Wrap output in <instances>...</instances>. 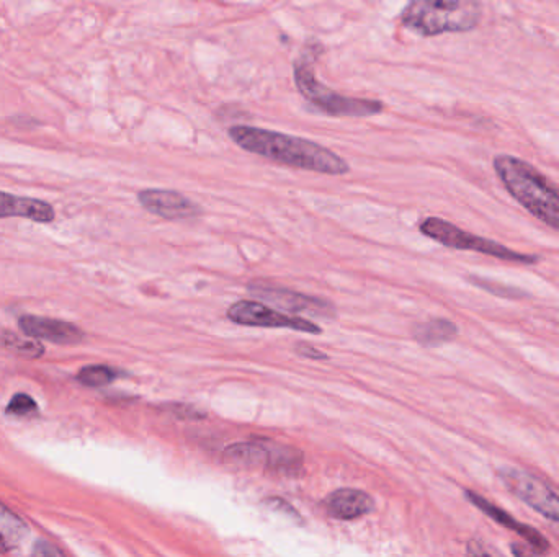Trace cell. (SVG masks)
Segmentation results:
<instances>
[{
    "mask_svg": "<svg viewBox=\"0 0 559 557\" xmlns=\"http://www.w3.org/2000/svg\"><path fill=\"white\" fill-rule=\"evenodd\" d=\"M229 138L244 151L298 169L313 170L327 175H344L350 169L347 161L339 154L308 139L254 126H233L229 130Z\"/></svg>",
    "mask_w": 559,
    "mask_h": 557,
    "instance_id": "cell-1",
    "label": "cell"
},
{
    "mask_svg": "<svg viewBox=\"0 0 559 557\" xmlns=\"http://www.w3.org/2000/svg\"><path fill=\"white\" fill-rule=\"evenodd\" d=\"M492 167L517 203L559 232V187L553 180L527 161L509 154L494 157Z\"/></svg>",
    "mask_w": 559,
    "mask_h": 557,
    "instance_id": "cell-2",
    "label": "cell"
},
{
    "mask_svg": "<svg viewBox=\"0 0 559 557\" xmlns=\"http://www.w3.org/2000/svg\"><path fill=\"white\" fill-rule=\"evenodd\" d=\"M483 7L475 0H416L407 5L401 22L422 36L470 32L478 27Z\"/></svg>",
    "mask_w": 559,
    "mask_h": 557,
    "instance_id": "cell-3",
    "label": "cell"
},
{
    "mask_svg": "<svg viewBox=\"0 0 559 557\" xmlns=\"http://www.w3.org/2000/svg\"><path fill=\"white\" fill-rule=\"evenodd\" d=\"M421 232L424 236L430 237L432 241L439 242L442 246L450 247V249L471 250V252L506 260V262L524 263V265H535L540 260L538 255L520 254V252H515V250L504 246V244L463 231V229L458 228L455 224L448 223L445 219H424L421 224Z\"/></svg>",
    "mask_w": 559,
    "mask_h": 557,
    "instance_id": "cell-4",
    "label": "cell"
},
{
    "mask_svg": "<svg viewBox=\"0 0 559 557\" xmlns=\"http://www.w3.org/2000/svg\"><path fill=\"white\" fill-rule=\"evenodd\" d=\"M295 84L300 94L326 115L362 118V116L380 115L385 108V105L378 100L354 99L327 89L326 85L316 81L314 72L306 63L296 64Z\"/></svg>",
    "mask_w": 559,
    "mask_h": 557,
    "instance_id": "cell-5",
    "label": "cell"
},
{
    "mask_svg": "<svg viewBox=\"0 0 559 557\" xmlns=\"http://www.w3.org/2000/svg\"><path fill=\"white\" fill-rule=\"evenodd\" d=\"M497 476L510 494H514L517 499L551 522L559 523V494L540 477L533 476L524 469L509 466L497 469Z\"/></svg>",
    "mask_w": 559,
    "mask_h": 557,
    "instance_id": "cell-6",
    "label": "cell"
},
{
    "mask_svg": "<svg viewBox=\"0 0 559 557\" xmlns=\"http://www.w3.org/2000/svg\"><path fill=\"white\" fill-rule=\"evenodd\" d=\"M228 319L234 324L247 327H269V329H290L296 332L318 335L322 329L303 317L288 316L285 312L259 303V301H238L228 309Z\"/></svg>",
    "mask_w": 559,
    "mask_h": 557,
    "instance_id": "cell-7",
    "label": "cell"
},
{
    "mask_svg": "<svg viewBox=\"0 0 559 557\" xmlns=\"http://www.w3.org/2000/svg\"><path fill=\"white\" fill-rule=\"evenodd\" d=\"M249 293L255 298L264 299L267 303L285 309L288 312H308L311 316L332 317L336 314L334 304L326 299L301 295L296 291L287 290L283 286H272L269 283H251Z\"/></svg>",
    "mask_w": 559,
    "mask_h": 557,
    "instance_id": "cell-8",
    "label": "cell"
},
{
    "mask_svg": "<svg viewBox=\"0 0 559 557\" xmlns=\"http://www.w3.org/2000/svg\"><path fill=\"white\" fill-rule=\"evenodd\" d=\"M138 200L144 210L170 221L197 218L202 214L197 203L174 190H143L139 192Z\"/></svg>",
    "mask_w": 559,
    "mask_h": 557,
    "instance_id": "cell-9",
    "label": "cell"
},
{
    "mask_svg": "<svg viewBox=\"0 0 559 557\" xmlns=\"http://www.w3.org/2000/svg\"><path fill=\"white\" fill-rule=\"evenodd\" d=\"M465 497L470 500V504L486 513L491 520L504 526L509 531H514L515 535H519L520 538H524L525 543L537 553V556H543L550 551V541L546 540L545 536L540 531L535 530L533 526L517 522L512 515L504 512L497 505L491 504L488 499H484L483 495L476 494V492L465 491Z\"/></svg>",
    "mask_w": 559,
    "mask_h": 557,
    "instance_id": "cell-10",
    "label": "cell"
},
{
    "mask_svg": "<svg viewBox=\"0 0 559 557\" xmlns=\"http://www.w3.org/2000/svg\"><path fill=\"white\" fill-rule=\"evenodd\" d=\"M23 334L33 339L48 340L53 344L76 345L84 340V332L71 322L48 317L23 316L18 321Z\"/></svg>",
    "mask_w": 559,
    "mask_h": 557,
    "instance_id": "cell-11",
    "label": "cell"
},
{
    "mask_svg": "<svg viewBox=\"0 0 559 557\" xmlns=\"http://www.w3.org/2000/svg\"><path fill=\"white\" fill-rule=\"evenodd\" d=\"M327 515L337 520H355L372 512L373 499L357 489H339L324 500Z\"/></svg>",
    "mask_w": 559,
    "mask_h": 557,
    "instance_id": "cell-12",
    "label": "cell"
},
{
    "mask_svg": "<svg viewBox=\"0 0 559 557\" xmlns=\"http://www.w3.org/2000/svg\"><path fill=\"white\" fill-rule=\"evenodd\" d=\"M0 218H27L46 224L53 221L54 210L46 201L0 192Z\"/></svg>",
    "mask_w": 559,
    "mask_h": 557,
    "instance_id": "cell-13",
    "label": "cell"
},
{
    "mask_svg": "<svg viewBox=\"0 0 559 557\" xmlns=\"http://www.w3.org/2000/svg\"><path fill=\"white\" fill-rule=\"evenodd\" d=\"M275 445L269 442L236 443L224 451L226 463L236 468H264L272 471Z\"/></svg>",
    "mask_w": 559,
    "mask_h": 557,
    "instance_id": "cell-14",
    "label": "cell"
},
{
    "mask_svg": "<svg viewBox=\"0 0 559 557\" xmlns=\"http://www.w3.org/2000/svg\"><path fill=\"white\" fill-rule=\"evenodd\" d=\"M458 335V327L448 319H430L414 329V339L424 347H439L452 342Z\"/></svg>",
    "mask_w": 559,
    "mask_h": 557,
    "instance_id": "cell-15",
    "label": "cell"
},
{
    "mask_svg": "<svg viewBox=\"0 0 559 557\" xmlns=\"http://www.w3.org/2000/svg\"><path fill=\"white\" fill-rule=\"evenodd\" d=\"M27 536V525L17 513L0 502V553H10L18 548Z\"/></svg>",
    "mask_w": 559,
    "mask_h": 557,
    "instance_id": "cell-16",
    "label": "cell"
},
{
    "mask_svg": "<svg viewBox=\"0 0 559 557\" xmlns=\"http://www.w3.org/2000/svg\"><path fill=\"white\" fill-rule=\"evenodd\" d=\"M115 378H117V371L103 365L85 366V368L79 371V375H77L79 383L84 384V386H89V388L107 386V384L115 381Z\"/></svg>",
    "mask_w": 559,
    "mask_h": 557,
    "instance_id": "cell-17",
    "label": "cell"
},
{
    "mask_svg": "<svg viewBox=\"0 0 559 557\" xmlns=\"http://www.w3.org/2000/svg\"><path fill=\"white\" fill-rule=\"evenodd\" d=\"M2 344L5 348H9L10 352L17 353V355H22V357L36 358L41 357L45 348L41 347L38 342H33V340H22L15 334H5L4 339H2Z\"/></svg>",
    "mask_w": 559,
    "mask_h": 557,
    "instance_id": "cell-18",
    "label": "cell"
},
{
    "mask_svg": "<svg viewBox=\"0 0 559 557\" xmlns=\"http://www.w3.org/2000/svg\"><path fill=\"white\" fill-rule=\"evenodd\" d=\"M35 410L36 402L28 394H15L7 406V412L12 415H30Z\"/></svg>",
    "mask_w": 559,
    "mask_h": 557,
    "instance_id": "cell-19",
    "label": "cell"
},
{
    "mask_svg": "<svg viewBox=\"0 0 559 557\" xmlns=\"http://www.w3.org/2000/svg\"><path fill=\"white\" fill-rule=\"evenodd\" d=\"M30 557H64L63 553L59 551L56 546L51 543H46V541H40V543L35 544L33 548L32 556Z\"/></svg>",
    "mask_w": 559,
    "mask_h": 557,
    "instance_id": "cell-20",
    "label": "cell"
},
{
    "mask_svg": "<svg viewBox=\"0 0 559 557\" xmlns=\"http://www.w3.org/2000/svg\"><path fill=\"white\" fill-rule=\"evenodd\" d=\"M466 557H497V554H492L483 543L471 541L466 549Z\"/></svg>",
    "mask_w": 559,
    "mask_h": 557,
    "instance_id": "cell-21",
    "label": "cell"
},
{
    "mask_svg": "<svg viewBox=\"0 0 559 557\" xmlns=\"http://www.w3.org/2000/svg\"><path fill=\"white\" fill-rule=\"evenodd\" d=\"M296 352L300 353L301 357L311 358V360H326L327 358L324 353L308 344L296 345Z\"/></svg>",
    "mask_w": 559,
    "mask_h": 557,
    "instance_id": "cell-22",
    "label": "cell"
},
{
    "mask_svg": "<svg viewBox=\"0 0 559 557\" xmlns=\"http://www.w3.org/2000/svg\"><path fill=\"white\" fill-rule=\"evenodd\" d=\"M510 551L515 557H537V553L527 543L512 544Z\"/></svg>",
    "mask_w": 559,
    "mask_h": 557,
    "instance_id": "cell-23",
    "label": "cell"
}]
</instances>
